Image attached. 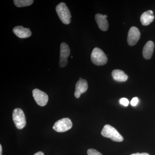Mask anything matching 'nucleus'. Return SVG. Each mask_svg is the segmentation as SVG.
I'll use <instances>...</instances> for the list:
<instances>
[{
    "label": "nucleus",
    "mask_w": 155,
    "mask_h": 155,
    "mask_svg": "<svg viewBox=\"0 0 155 155\" xmlns=\"http://www.w3.org/2000/svg\"><path fill=\"white\" fill-rule=\"evenodd\" d=\"M56 10L58 17L63 23L68 25L71 22V13L65 3L61 2L58 5Z\"/></svg>",
    "instance_id": "obj_1"
},
{
    "label": "nucleus",
    "mask_w": 155,
    "mask_h": 155,
    "mask_svg": "<svg viewBox=\"0 0 155 155\" xmlns=\"http://www.w3.org/2000/svg\"><path fill=\"white\" fill-rule=\"evenodd\" d=\"M101 133L103 136L110 138L113 141L122 142L123 140V137L116 128L109 125H105L104 126Z\"/></svg>",
    "instance_id": "obj_2"
},
{
    "label": "nucleus",
    "mask_w": 155,
    "mask_h": 155,
    "mask_svg": "<svg viewBox=\"0 0 155 155\" xmlns=\"http://www.w3.org/2000/svg\"><path fill=\"white\" fill-rule=\"evenodd\" d=\"M92 62L97 66H103L107 64L108 59L102 50L99 48H95L91 54Z\"/></svg>",
    "instance_id": "obj_3"
},
{
    "label": "nucleus",
    "mask_w": 155,
    "mask_h": 155,
    "mask_svg": "<svg viewBox=\"0 0 155 155\" xmlns=\"http://www.w3.org/2000/svg\"><path fill=\"white\" fill-rule=\"evenodd\" d=\"M13 119L15 126L18 129H22L26 125L25 114L21 109H14L13 112Z\"/></svg>",
    "instance_id": "obj_4"
},
{
    "label": "nucleus",
    "mask_w": 155,
    "mask_h": 155,
    "mask_svg": "<svg viewBox=\"0 0 155 155\" xmlns=\"http://www.w3.org/2000/svg\"><path fill=\"white\" fill-rule=\"evenodd\" d=\"M72 121L69 118H65L58 120L55 123L53 128L58 132H64L72 128Z\"/></svg>",
    "instance_id": "obj_5"
},
{
    "label": "nucleus",
    "mask_w": 155,
    "mask_h": 155,
    "mask_svg": "<svg viewBox=\"0 0 155 155\" xmlns=\"http://www.w3.org/2000/svg\"><path fill=\"white\" fill-rule=\"evenodd\" d=\"M70 50L69 46L65 43H62L61 45L60 49V59L59 66L61 67H64L68 64V57L70 56Z\"/></svg>",
    "instance_id": "obj_6"
},
{
    "label": "nucleus",
    "mask_w": 155,
    "mask_h": 155,
    "mask_svg": "<svg viewBox=\"0 0 155 155\" xmlns=\"http://www.w3.org/2000/svg\"><path fill=\"white\" fill-rule=\"evenodd\" d=\"M32 95L37 104L41 107H44L47 104L48 96L44 92L38 89H35L32 91Z\"/></svg>",
    "instance_id": "obj_7"
},
{
    "label": "nucleus",
    "mask_w": 155,
    "mask_h": 155,
    "mask_svg": "<svg viewBox=\"0 0 155 155\" xmlns=\"http://www.w3.org/2000/svg\"><path fill=\"white\" fill-rule=\"evenodd\" d=\"M140 33L138 28L133 26L129 29L127 35V41L128 45L134 46L136 44L140 38Z\"/></svg>",
    "instance_id": "obj_8"
},
{
    "label": "nucleus",
    "mask_w": 155,
    "mask_h": 155,
    "mask_svg": "<svg viewBox=\"0 0 155 155\" xmlns=\"http://www.w3.org/2000/svg\"><path fill=\"white\" fill-rule=\"evenodd\" d=\"M88 88L87 81L84 79L79 80L75 85V97L78 98L81 95L85 92Z\"/></svg>",
    "instance_id": "obj_9"
},
{
    "label": "nucleus",
    "mask_w": 155,
    "mask_h": 155,
    "mask_svg": "<svg viewBox=\"0 0 155 155\" xmlns=\"http://www.w3.org/2000/svg\"><path fill=\"white\" fill-rule=\"evenodd\" d=\"M13 32L18 37L21 38H27L31 35L30 29L25 28L22 26H17L13 28Z\"/></svg>",
    "instance_id": "obj_10"
},
{
    "label": "nucleus",
    "mask_w": 155,
    "mask_h": 155,
    "mask_svg": "<svg viewBox=\"0 0 155 155\" xmlns=\"http://www.w3.org/2000/svg\"><path fill=\"white\" fill-rule=\"evenodd\" d=\"M107 18V15H103L101 14H97L95 17L99 28L103 31L107 30L109 27V24Z\"/></svg>",
    "instance_id": "obj_11"
},
{
    "label": "nucleus",
    "mask_w": 155,
    "mask_h": 155,
    "mask_svg": "<svg viewBox=\"0 0 155 155\" xmlns=\"http://www.w3.org/2000/svg\"><path fill=\"white\" fill-rule=\"evenodd\" d=\"M154 49V44L151 41H149L146 44L143 50V55L146 59H150L152 57Z\"/></svg>",
    "instance_id": "obj_12"
},
{
    "label": "nucleus",
    "mask_w": 155,
    "mask_h": 155,
    "mask_svg": "<svg viewBox=\"0 0 155 155\" xmlns=\"http://www.w3.org/2000/svg\"><path fill=\"white\" fill-rule=\"evenodd\" d=\"M154 19L153 12L152 11L149 10L144 12L140 17V20L141 24L144 26L150 25Z\"/></svg>",
    "instance_id": "obj_13"
},
{
    "label": "nucleus",
    "mask_w": 155,
    "mask_h": 155,
    "mask_svg": "<svg viewBox=\"0 0 155 155\" xmlns=\"http://www.w3.org/2000/svg\"><path fill=\"white\" fill-rule=\"evenodd\" d=\"M112 75L114 80L119 82H123L127 81L128 77L125 72L119 69L113 70Z\"/></svg>",
    "instance_id": "obj_14"
},
{
    "label": "nucleus",
    "mask_w": 155,
    "mask_h": 155,
    "mask_svg": "<svg viewBox=\"0 0 155 155\" xmlns=\"http://www.w3.org/2000/svg\"><path fill=\"white\" fill-rule=\"evenodd\" d=\"M14 2L15 5L19 8L27 7L32 5L34 2L32 0H14Z\"/></svg>",
    "instance_id": "obj_15"
},
{
    "label": "nucleus",
    "mask_w": 155,
    "mask_h": 155,
    "mask_svg": "<svg viewBox=\"0 0 155 155\" xmlns=\"http://www.w3.org/2000/svg\"><path fill=\"white\" fill-rule=\"evenodd\" d=\"M87 155H103L99 152L94 149H90L87 150Z\"/></svg>",
    "instance_id": "obj_16"
},
{
    "label": "nucleus",
    "mask_w": 155,
    "mask_h": 155,
    "mask_svg": "<svg viewBox=\"0 0 155 155\" xmlns=\"http://www.w3.org/2000/svg\"><path fill=\"white\" fill-rule=\"evenodd\" d=\"M119 103L122 105L127 107L129 104V101L126 98H122L121 99L119 100Z\"/></svg>",
    "instance_id": "obj_17"
},
{
    "label": "nucleus",
    "mask_w": 155,
    "mask_h": 155,
    "mask_svg": "<svg viewBox=\"0 0 155 155\" xmlns=\"http://www.w3.org/2000/svg\"><path fill=\"white\" fill-rule=\"evenodd\" d=\"M138 98L135 97H134L131 100V101H130V104L132 106H136L138 104Z\"/></svg>",
    "instance_id": "obj_18"
},
{
    "label": "nucleus",
    "mask_w": 155,
    "mask_h": 155,
    "mask_svg": "<svg viewBox=\"0 0 155 155\" xmlns=\"http://www.w3.org/2000/svg\"><path fill=\"white\" fill-rule=\"evenodd\" d=\"M130 155H150L148 153H134L132 154H131Z\"/></svg>",
    "instance_id": "obj_19"
},
{
    "label": "nucleus",
    "mask_w": 155,
    "mask_h": 155,
    "mask_svg": "<svg viewBox=\"0 0 155 155\" xmlns=\"http://www.w3.org/2000/svg\"><path fill=\"white\" fill-rule=\"evenodd\" d=\"M34 155H44V153L42 152L39 151L35 153Z\"/></svg>",
    "instance_id": "obj_20"
},
{
    "label": "nucleus",
    "mask_w": 155,
    "mask_h": 155,
    "mask_svg": "<svg viewBox=\"0 0 155 155\" xmlns=\"http://www.w3.org/2000/svg\"><path fill=\"white\" fill-rule=\"evenodd\" d=\"M2 145H0V155H2Z\"/></svg>",
    "instance_id": "obj_21"
},
{
    "label": "nucleus",
    "mask_w": 155,
    "mask_h": 155,
    "mask_svg": "<svg viewBox=\"0 0 155 155\" xmlns=\"http://www.w3.org/2000/svg\"><path fill=\"white\" fill-rule=\"evenodd\" d=\"M81 79H82L81 78H79V80H81Z\"/></svg>",
    "instance_id": "obj_22"
}]
</instances>
